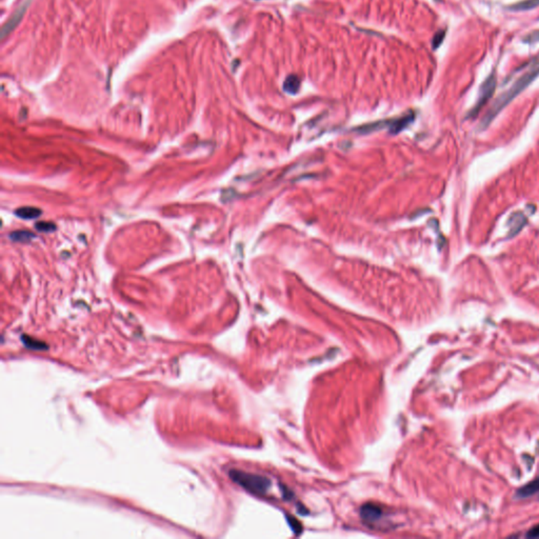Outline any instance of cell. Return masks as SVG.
<instances>
[{
    "label": "cell",
    "mask_w": 539,
    "mask_h": 539,
    "mask_svg": "<svg viewBox=\"0 0 539 539\" xmlns=\"http://www.w3.org/2000/svg\"><path fill=\"white\" fill-rule=\"evenodd\" d=\"M538 75H539V55H537L534 59L529 63V67L527 68V70H525L524 73L514 82V84H513L508 91H505L504 93H502L501 96H499L496 99V101L493 103V106L489 110L488 114L484 116V118L483 120V127H488L491 123V121L494 119L499 113H501V111H502V110L508 106L517 95L520 94Z\"/></svg>",
    "instance_id": "6da1fadb"
},
{
    "label": "cell",
    "mask_w": 539,
    "mask_h": 539,
    "mask_svg": "<svg viewBox=\"0 0 539 539\" xmlns=\"http://www.w3.org/2000/svg\"><path fill=\"white\" fill-rule=\"evenodd\" d=\"M230 477L234 483L256 495H265L272 485L271 480L267 477L239 470H231Z\"/></svg>",
    "instance_id": "7a4b0ae2"
},
{
    "label": "cell",
    "mask_w": 539,
    "mask_h": 539,
    "mask_svg": "<svg viewBox=\"0 0 539 539\" xmlns=\"http://www.w3.org/2000/svg\"><path fill=\"white\" fill-rule=\"evenodd\" d=\"M496 87V79L494 74H492L490 77L486 78V80L483 83L482 89H480V97L478 99V102L476 103V107L474 109L473 113L475 114L479 111V109L483 107L484 103L489 100L490 97L493 95Z\"/></svg>",
    "instance_id": "3957f363"
},
{
    "label": "cell",
    "mask_w": 539,
    "mask_h": 539,
    "mask_svg": "<svg viewBox=\"0 0 539 539\" xmlns=\"http://www.w3.org/2000/svg\"><path fill=\"white\" fill-rule=\"evenodd\" d=\"M384 510L375 504H365L360 510L362 520L368 524L377 523V521L381 520V518L384 517Z\"/></svg>",
    "instance_id": "277c9868"
},
{
    "label": "cell",
    "mask_w": 539,
    "mask_h": 539,
    "mask_svg": "<svg viewBox=\"0 0 539 539\" xmlns=\"http://www.w3.org/2000/svg\"><path fill=\"white\" fill-rule=\"evenodd\" d=\"M30 1H31V0H27V2H24V3L22 4V6H20V8H19V9L17 10V12L15 13L14 16H13V17L11 18V20L4 25L3 29H2V38L5 37L6 35H8L12 30H14V28L16 27L17 23L21 20V18H22L23 14H24L25 10H27Z\"/></svg>",
    "instance_id": "5b68a950"
},
{
    "label": "cell",
    "mask_w": 539,
    "mask_h": 539,
    "mask_svg": "<svg viewBox=\"0 0 539 539\" xmlns=\"http://www.w3.org/2000/svg\"><path fill=\"white\" fill-rule=\"evenodd\" d=\"M539 492V477L534 479L533 482H531L523 485L522 488L517 491V496L520 498H527L529 496H532Z\"/></svg>",
    "instance_id": "8992f818"
},
{
    "label": "cell",
    "mask_w": 539,
    "mask_h": 539,
    "mask_svg": "<svg viewBox=\"0 0 539 539\" xmlns=\"http://www.w3.org/2000/svg\"><path fill=\"white\" fill-rule=\"evenodd\" d=\"M413 114H409L406 116H402L398 119H394L391 121V133L396 134L400 132L401 130H404L409 123L413 120Z\"/></svg>",
    "instance_id": "52a82bcc"
},
{
    "label": "cell",
    "mask_w": 539,
    "mask_h": 539,
    "mask_svg": "<svg viewBox=\"0 0 539 539\" xmlns=\"http://www.w3.org/2000/svg\"><path fill=\"white\" fill-rule=\"evenodd\" d=\"M300 88V79L296 75H290L283 83V90L287 93L296 94Z\"/></svg>",
    "instance_id": "ba28073f"
},
{
    "label": "cell",
    "mask_w": 539,
    "mask_h": 539,
    "mask_svg": "<svg viewBox=\"0 0 539 539\" xmlns=\"http://www.w3.org/2000/svg\"><path fill=\"white\" fill-rule=\"evenodd\" d=\"M15 214L18 217H20L22 219H33L40 216L41 211L37 209V207H33V206H23V207H20V209H18L15 212Z\"/></svg>",
    "instance_id": "9c48e42d"
},
{
    "label": "cell",
    "mask_w": 539,
    "mask_h": 539,
    "mask_svg": "<svg viewBox=\"0 0 539 539\" xmlns=\"http://www.w3.org/2000/svg\"><path fill=\"white\" fill-rule=\"evenodd\" d=\"M34 237H35L34 234H32L28 231H18V232L16 231V232H13L10 235V238L13 240V242H28Z\"/></svg>",
    "instance_id": "30bf717a"
},
{
    "label": "cell",
    "mask_w": 539,
    "mask_h": 539,
    "mask_svg": "<svg viewBox=\"0 0 539 539\" xmlns=\"http://www.w3.org/2000/svg\"><path fill=\"white\" fill-rule=\"evenodd\" d=\"M539 5V0H528V1H524V2H520V3H517L515 5H513V10H516V11H520V10H530V9H533L535 8V6Z\"/></svg>",
    "instance_id": "8fae6325"
},
{
    "label": "cell",
    "mask_w": 539,
    "mask_h": 539,
    "mask_svg": "<svg viewBox=\"0 0 539 539\" xmlns=\"http://www.w3.org/2000/svg\"><path fill=\"white\" fill-rule=\"evenodd\" d=\"M56 229V225L53 223H49V222H41V223H36V230L40 231V232H45V233H49V232H52L54 231Z\"/></svg>",
    "instance_id": "7c38bea8"
},
{
    "label": "cell",
    "mask_w": 539,
    "mask_h": 539,
    "mask_svg": "<svg viewBox=\"0 0 539 539\" xmlns=\"http://www.w3.org/2000/svg\"><path fill=\"white\" fill-rule=\"evenodd\" d=\"M444 36H445L444 33H438L436 36H435V38L433 39V45H434L435 49H436L438 45L441 43V41H443Z\"/></svg>",
    "instance_id": "4fadbf2b"
},
{
    "label": "cell",
    "mask_w": 539,
    "mask_h": 539,
    "mask_svg": "<svg viewBox=\"0 0 539 539\" xmlns=\"http://www.w3.org/2000/svg\"><path fill=\"white\" fill-rule=\"evenodd\" d=\"M528 537H532V538L539 537V524L536 525V527H534L532 530H530V532L528 533Z\"/></svg>",
    "instance_id": "5bb4252c"
}]
</instances>
